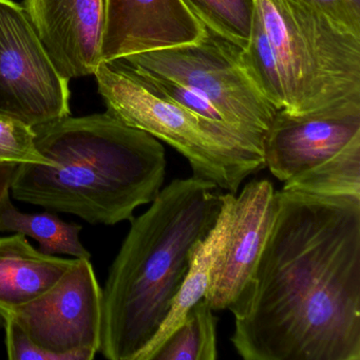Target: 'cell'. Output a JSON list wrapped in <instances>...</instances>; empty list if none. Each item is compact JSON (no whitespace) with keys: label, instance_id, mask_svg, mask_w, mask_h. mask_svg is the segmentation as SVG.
Returning a JSON list of instances; mask_svg holds the SVG:
<instances>
[{"label":"cell","instance_id":"14","mask_svg":"<svg viewBox=\"0 0 360 360\" xmlns=\"http://www.w3.org/2000/svg\"><path fill=\"white\" fill-rule=\"evenodd\" d=\"M235 199L233 193H225L222 210L216 224L191 254L188 271L172 301L167 317L153 340L139 354L136 360L153 359L160 345L180 326L191 307L205 297L214 262L224 248L229 237Z\"/></svg>","mask_w":360,"mask_h":360},{"label":"cell","instance_id":"22","mask_svg":"<svg viewBox=\"0 0 360 360\" xmlns=\"http://www.w3.org/2000/svg\"><path fill=\"white\" fill-rule=\"evenodd\" d=\"M6 330V347L8 358L11 360H60L35 345L27 333L14 321L7 318L3 322Z\"/></svg>","mask_w":360,"mask_h":360},{"label":"cell","instance_id":"17","mask_svg":"<svg viewBox=\"0 0 360 360\" xmlns=\"http://www.w3.org/2000/svg\"><path fill=\"white\" fill-rule=\"evenodd\" d=\"M217 320L205 299L193 305L151 360H216Z\"/></svg>","mask_w":360,"mask_h":360},{"label":"cell","instance_id":"10","mask_svg":"<svg viewBox=\"0 0 360 360\" xmlns=\"http://www.w3.org/2000/svg\"><path fill=\"white\" fill-rule=\"evenodd\" d=\"M25 11L65 79L92 75L103 63L105 0H25Z\"/></svg>","mask_w":360,"mask_h":360},{"label":"cell","instance_id":"5","mask_svg":"<svg viewBox=\"0 0 360 360\" xmlns=\"http://www.w3.org/2000/svg\"><path fill=\"white\" fill-rule=\"evenodd\" d=\"M281 73L283 110L360 98V35L298 0H255Z\"/></svg>","mask_w":360,"mask_h":360},{"label":"cell","instance_id":"3","mask_svg":"<svg viewBox=\"0 0 360 360\" xmlns=\"http://www.w3.org/2000/svg\"><path fill=\"white\" fill-rule=\"evenodd\" d=\"M201 179L172 181L131 226L102 290L100 353L136 360L163 324L195 246L216 224L224 195Z\"/></svg>","mask_w":360,"mask_h":360},{"label":"cell","instance_id":"4","mask_svg":"<svg viewBox=\"0 0 360 360\" xmlns=\"http://www.w3.org/2000/svg\"><path fill=\"white\" fill-rule=\"evenodd\" d=\"M94 77L107 112L174 147L193 178L235 195L246 178L265 168L262 136L187 110L115 63L103 62Z\"/></svg>","mask_w":360,"mask_h":360},{"label":"cell","instance_id":"2","mask_svg":"<svg viewBox=\"0 0 360 360\" xmlns=\"http://www.w3.org/2000/svg\"><path fill=\"white\" fill-rule=\"evenodd\" d=\"M39 153L52 165L20 164L14 199L90 224L115 225L151 203L165 179L158 139L109 112L64 117L33 128Z\"/></svg>","mask_w":360,"mask_h":360},{"label":"cell","instance_id":"13","mask_svg":"<svg viewBox=\"0 0 360 360\" xmlns=\"http://www.w3.org/2000/svg\"><path fill=\"white\" fill-rule=\"evenodd\" d=\"M75 259L43 254L27 237H0V322L54 285Z\"/></svg>","mask_w":360,"mask_h":360},{"label":"cell","instance_id":"15","mask_svg":"<svg viewBox=\"0 0 360 360\" xmlns=\"http://www.w3.org/2000/svg\"><path fill=\"white\" fill-rule=\"evenodd\" d=\"M81 231V225L65 222L50 212H20L10 197L0 206V233L29 236L39 242V250L49 256L62 254L77 259H90L91 255L79 240Z\"/></svg>","mask_w":360,"mask_h":360},{"label":"cell","instance_id":"7","mask_svg":"<svg viewBox=\"0 0 360 360\" xmlns=\"http://www.w3.org/2000/svg\"><path fill=\"white\" fill-rule=\"evenodd\" d=\"M0 112L33 128L70 115L69 79L13 0H0Z\"/></svg>","mask_w":360,"mask_h":360},{"label":"cell","instance_id":"9","mask_svg":"<svg viewBox=\"0 0 360 360\" xmlns=\"http://www.w3.org/2000/svg\"><path fill=\"white\" fill-rule=\"evenodd\" d=\"M360 136V98L292 115L280 109L263 138L265 167L285 182L345 148Z\"/></svg>","mask_w":360,"mask_h":360},{"label":"cell","instance_id":"23","mask_svg":"<svg viewBox=\"0 0 360 360\" xmlns=\"http://www.w3.org/2000/svg\"><path fill=\"white\" fill-rule=\"evenodd\" d=\"M360 35V0H298Z\"/></svg>","mask_w":360,"mask_h":360},{"label":"cell","instance_id":"19","mask_svg":"<svg viewBox=\"0 0 360 360\" xmlns=\"http://www.w3.org/2000/svg\"><path fill=\"white\" fill-rule=\"evenodd\" d=\"M242 62L252 81L277 109H283L284 90L281 73L266 31L255 10L250 41L241 49Z\"/></svg>","mask_w":360,"mask_h":360},{"label":"cell","instance_id":"18","mask_svg":"<svg viewBox=\"0 0 360 360\" xmlns=\"http://www.w3.org/2000/svg\"><path fill=\"white\" fill-rule=\"evenodd\" d=\"M189 11L208 30L235 44L246 47L254 22L255 0H182Z\"/></svg>","mask_w":360,"mask_h":360},{"label":"cell","instance_id":"16","mask_svg":"<svg viewBox=\"0 0 360 360\" xmlns=\"http://www.w3.org/2000/svg\"><path fill=\"white\" fill-rule=\"evenodd\" d=\"M283 191L360 198V136L326 161L285 181Z\"/></svg>","mask_w":360,"mask_h":360},{"label":"cell","instance_id":"20","mask_svg":"<svg viewBox=\"0 0 360 360\" xmlns=\"http://www.w3.org/2000/svg\"><path fill=\"white\" fill-rule=\"evenodd\" d=\"M119 66L123 67L126 70L129 71L136 79H140L145 86L151 91L155 92L162 98H167L172 102L176 103L179 106L193 111L197 115L214 121L225 122L224 117L221 115L220 111L205 98L195 90L178 83L174 79L162 77L159 75L146 72V71L138 70L122 64L119 60H111ZM226 123V122H225Z\"/></svg>","mask_w":360,"mask_h":360},{"label":"cell","instance_id":"21","mask_svg":"<svg viewBox=\"0 0 360 360\" xmlns=\"http://www.w3.org/2000/svg\"><path fill=\"white\" fill-rule=\"evenodd\" d=\"M0 163L52 165L37 148L33 127L0 112Z\"/></svg>","mask_w":360,"mask_h":360},{"label":"cell","instance_id":"24","mask_svg":"<svg viewBox=\"0 0 360 360\" xmlns=\"http://www.w3.org/2000/svg\"><path fill=\"white\" fill-rule=\"evenodd\" d=\"M20 164L0 163V206L11 195L12 185Z\"/></svg>","mask_w":360,"mask_h":360},{"label":"cell","instance_id":"8","mask_svg":"<svg viewBox=\"0 0 360 360\" xmlns=\"http://www.w3.org/2000/svg\"><path fill=\"white\" fill-rule=\"evenodd\" d=\"M102 297L89 259H77L52 288L10 318L60 360H92L100 351Z\"/></svg>","mask_w":360,"mask_h":360},{"label":"cell","instance_id":"12","mask_svg":"<svg viewBox=\"0 0 360 360\" xmlns=\"http://www.w3.org/2000/svg\"><path fill=\"white\" fill-rule=\"evenodd\" d=\"M275 193L269 181L252 180L236 198L229 237L204 297L214 311L229 309L245 286L271 229Z\"/></svg>","mask_w":360,"mask_h":360},{"label":"cell","instance_id":"1","mask_svg":"<svg viewBox=\"0 0 360 360\" xmlns=\"http://www.w3.org/2000/svg\"><path fill=\"white\" fill-rule=\"evenodd\" d=\"M237 300L245 360H360V198L281 189Z\"/></svg>","mask_w":360,"mask_h":360},{"label":"cell","instance_id":"6","mask_svg":"<svg viewBox=\"0 0 360 360\" xmlns=\"http://www.w3.org/2000/svg\"><path fill=\"white\" fill-rule=\"evenodd\" d=\"M241 49L206 28L195 43L115 60L195 90L220 111L227 124L264 138L279 109L252 81L242 62Z\"/></svg>","mask_w":360,"mask_h":360},{"label":"cell","instance_id":"11","mask_svg":"<svg viewBox=\"0 0 360 360\" xmlns=\"http://www.w3.org/2000/svg\"><path fill=\"white\" fill-rule=\"evenodd\" d=\"M103 62L195 43L206 27L182 0H105Z\"/></svg>","mask_w":360,"mask_h":360}]
</instances>
